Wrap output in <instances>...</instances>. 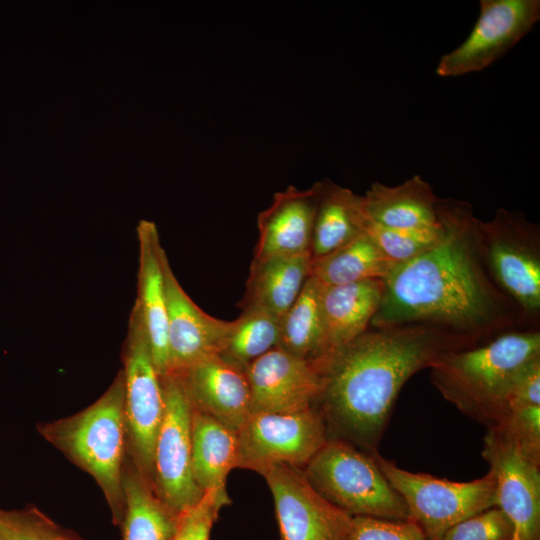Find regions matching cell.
<instances>
[{"label": "cell", "mask_w": 540, "mask_h": 540, "mask_svg": "<svg viewBox=\"0 0 540 540\" xmlns=\"http://www.w3.org/2000/svg\"><path fill=\"white\" fill-rule=\"evenodd\" d=\"M1 540V539H0Z\"/></svg>", "instance_id": "cell-35"}, {"label": "cell", "mask_w": 540, "mask_h": 540, "mask_svg": "<svg viewBox=\"0 0 540 540\" xmlns=\"http://www.w3.org/2000/svg\"><path fill=\"white\" fill-rule=\"evenodd\" d=\"M260 474L273 496L280 540H350L353 517L322 497L302 469L275 464Z\"/></svg>", "instance_id": "cell-12"}, {"label": "cell", "mask_w": 540, "mask_h": 540, "mask_svg": "<svg viewBox=\"0 0 540 540\" xmlns=\"http://www.w3.org/2000/svg\"><path fill=\"white\" fill-rule=\"evenodd\" d=\"M162 268L167 308V374L180 375L199 361L221 353L233 321L207 314L190 298L176 279L165 252Z\"/></svg>", "instance_id": "cell-14"}, {"label": "cell", "mask_w": 540, "mask_h": 540, "mask_svg": "<svg viewBox=\"0 0 540 540\" xmlns=\"http://www.w3.org/2000/svg\"><path fill=\"white\" fill-rule=\"evenodd\" d=\"M513 527L498 507H492L452 526L441 540H512Z\"/></svg>", "instance_id": "cell-31"}, {"label": "cell", "mask_w": 540, "mask_h": 540, "mask_svg": "<svg viewBox=\"0 0 540 540\" xmlns=\"http://www.w3.org/2000/svg\"><path fill=\"white\" fill-rule=\"evenodd\" d=\"M364 232L389 260L399 264L435 245L442 238L444 228L440 222L432 227L391 229L375 225L367 219Z\"/></svg>", "instance_id": "cell-28"}, {"label": "cell", "mask_w": 540, "mask_h": 540, "mask_svg": "<svg viewBox=\"0 0 540 540\" xmlns=\"http://www.w3.org/2000/svg\"><path fill=\"white\" fill-rule=\"evenodd\" d=\"M323 286L309 276L295 302L281 319L278 347L302 359L317 362L326 354L321 312Z\"/></svg>", "instance_id": "cell-26"}, {"label": "cell", "mask_w": 540, "mask_h": 540, "mask_svg": "<svg viewBox=\"0 0 540 540\" xmlns=\"http://www.w3.org/2000/svg\"><path fill=\"white\" fill-rule=\"evenodd\" d=\"M318 189L310 255L321 258L364 232L363 196L329 179L316 182Z\"/></svg>", "instance_id": "cell-23"}, {"label": "cell", "mask_w": 540, "mask_h": 540, "mask_svg": "<svg viewBox=\"0 0 540 540\" xmlns=\"http://www.w3.org/2000/svg\"><path fill=\"white\" fill-rule=\"evenodd\" d=\"M191 447L193 476L198 487L204 493L225 488L228 473L239 463L237 432L192 408Z\"/></svg>", "instance_id": "cell-24"}, {"label": "cell", "mask_w": 540, "mask_h": 540, "mask_svg": "<svg viewBox=\"0 0 540 540\" xmlns=\"http://www.w3.org/2000/svg\"><path fill=\"white\" fill-rule=\"evenodd\" d=\"M438 216L442 238L392 268L370 326L428 324L482 344L525 324L489 275L472 205L440 198Z\"/></svg>", "instance_id": "cell-1"}, {"label": "cell", "mask_w": 540, "mask_h": 540, "mask_svg": "<svg viewBox=\"0 0 540 540\" xmlns=\"http://www.w3.org/2000/svg\"><path fill=\"white\" fill-rule=\"evenodd\" d=\"M237 437L238 468L259 474L275 464L303 469L330 438L326 421L315 405L287 412L250 413Z\"/></svg>", "instance_id": "cell-9"}, {"label": "cell", "mask_w": 540, "mask_h": 540, "mask_svg": "<svg viewBox=\"0 0 540 540\" xmlns=\"http://www.w3.org/2000/svg\"><path fill=\"white\" fill-rule=\"evenodd\" d=\"M385 478L402 496L409 515L427 540H441L455 524L497 507L496 480L489 470L469 482H455L424 473H413L372 454Z\"/></svg>", "instance_id": "cell-7"}, {"label": "cell", "mask_w": 540, "mask_h": 540, "mask_svg": "<svg viewBox=\"0 0 540 540\" xmlns=\"http://www.w3.org/2000/svg\"><path fill=\"white\" fill-rule=\"evenodd\" d=\"M395 265L363 232L331 253L312 260L310 276L324 287L384 280Z\"/></svg>", "instance_id": "cell-25"}, {"label": "cell", "mask_w": 540, "mask_h": 540, "mask_svg": "<svg viewBox=\"0 0 540 540\" xmlns=\"http://www.w3.org/2000/svg\"><path fill=\"white\" fill-rule=\"evenodd\" d=\"M484 263L496 286L518 307L525 324L540 313V229L520 211L499 208L478 219Z\"/></svg>", "instance_id": "cell-6"}, {"label": "cell", "mask_w": 540, "mask_h": 540, "mask_svg": "<svg viewBox=\"0 0 540 540\" xmlns=\"http://www.w3.org/2000/svg\"><path fill=\"white\" fill-rule=\"evenodd\" d=\"M350 540H427L410 520L396 521L374 517H353Z\"/></svg>", "instance_id": "cell-33"}, {"label": "cell", "mask_w": 540, "mask_h": 540, "mask_svg": "<svg viewBox=\"0 0 540 540\" xmlns=\"http://www.w3.org/2000/svg\"><path fill=\"white\" fill-rule=\"evenodd\" d=\"M317 198L316 183L308 189L289 186L277 192L258 215L259 237L252 261L310 254Z\"/></svg>", "instance_id": "cell-16"}, {"label": "cell", "mask_w": 540, "mask_h": 540, "mask_svg": "<svg viewBox=\"0 0 540 540\" xmlns=\"http://www.w3.org/2000/svg\"><path fill=\"white\" fill-rule=\"evenodd\" d=\"M230 503L226 488L205 492L200 502L181 516L173 540H209L220 510Z\"/></svg>", "instance_id": "cell-32"}, {"label": "cell", "mask_w": 540, "mask_h": 540, "mask_svg": "<svg viewBox=\"0 0 540 540\" xmlns=\"http://www.w3.org/2000/svg\"><path fill=\"white\" fill-rule=\"evenodd\" d=\"M1 540H80L35 506L0 509Z\"/></svg>", "instance_id": "cell-29"}, {"label": "cell", "mask_w": 540, "mask_h": 540, "mask_svg": "<svg viewBox=\"0 0 540 540\" xmlns=\"http://www.w3.org/2000/svg\"><path fill=\"white\" fill-rule=\"evenodd\" d=\"M161 383L165 409L154 444L152 484L160 499L181 516L205 494L192 470V406L179 375L166 374Z\"/></svg>", "instance_id": "cell-10"}, {"label": "cell", "mask_w": 540, "mask_h": 540, "mask_svg": "<svg viewBox=\"0 0 540 540\" xmlns=\"http://www.w3.org/2000/svg\"><path fill=\"white\" fill-rule=\"evenodd\" d=\"M123 540H173L181 516L156 493L152 481L126 455L123 472Z\"/></svg>", "instance_id": "cell-22"}, {"label": "cell", "mask_w": 540, "mask_h": 540, "mask_svg": "<svg viewBox=\"0 0 540 540\" xmlns=\"http://www.w3.org/2000/svg\"><path fill=\"white\" fill-rule=\"evenodd\" d=\"M302 470L322 497L352 517L409 520L402 496L373 455L343 439L330 437Z\"/></svg>", "instance_id": "cell-5"}, {"label": "cell", "mask_w": 540, "mask_h": 540, "mask_svg": "<svg viewBox=\"0 0 540 540\" xmlns=\"http://www.w3.org/2000/svg\"><path fill=\"white\" fill-rule=\"evenodd\" d=\"M124 378L120 370L104 394L85 409L37 425L39 434L94 478L113 523L124 517L123 472L127 455Z\"/></svg>", "instance_id": "cell-4"}, {"label": "cell", "mask_w": 540, "mask_h": 540, "mask_svg": "<svg viewBox=\"0 0 540 540\" xmlns=\"http://www.w3.org/2000/svg\"><path fill=\"white\" fill-rule=\"evenodd\" d=\"M363 196L366 217L371 223L391 229L436 226L439 197L420 175L396 186L374 182Z\"/></svg>", "instance_id": "cell-19"}, {"label": "cell", "mask_w": 540, "mask_h": 540, "mask_svg": "<svg viewBox=\"0 0 540 540\" xmlns=\"http://www.w3.org/2000/svg\"><path fill=\"white\" fill-rule=\"evenodd\" d=\"M536 460H540V405L511 408L493 427Z\"/></svg>", "instance_id": "cell-30"}, {"label": "cell", "mask_w": 540, "mask_h": 540, "mask_svg": "<svg viewBox=\"0 0 540 540\" xmlns=\"http://www.w3.org/2000/svg\"><path fill=\"white\" fill-rule=\"evenodd\" d=\"M311 263L310 254L252 261L243 308H260L281 320L310 276Z\"/></svg>", "instance_id": "cell-21"}, {"label": "cell", "mask_w": 540, "mask_h": 540, "mask_svg": "<svg viewBox=\"0 0 540 540\" xmlns=\"http://www.w3.org/2000/svg\"><path fill=\"white\" fill-rule=\"evenodd\" d=\"M383 290L384 283L381 279L323 286L321 312L326 356L345 346L369 328L379 308Z\"/></svg>", "instance_id": "cell-20"}, {"label": "cell", "mask_w": 540, "mask_h": 540, "mask_svg": "<svg viewBox=\"0 0 540 540\" xmlns=\"http://www.w3.org/2000/svg\"><path fill=\"white\" fill-rule=\"evenodd\" d=\"M523 405H540V358L526 365L512 385L509 410Z\"/></svg>", "instance_id": "cell-34"}, {"label": "cell", "mask_w": 540, "mask_h": 540, "mask_svg": "<svg viewBox=\"0 0 540 540\" xmlns=\"http://www.w3.org/2000/svg\"><path fill=\"white\" fill-rule=\"evenodd\" d=\"M250 413L287 412L314 405L323 379L317 362L275 347L246 369Z\"/></svg>", "instance_id": "cell-15"}, {"label": "cell", "mask_w": 540, "mask_h": 540, "mask_svg": "<svg viewBox=\"0 0 540 540\" xmlns=\"http://www.w3.org/2000/svg\"><path fill=\"white\" fill-rule=\"evenodd\" d=\"M482 454L496 480L497 507L512 524V540H540V460L496 428H487Z\"/></svg>", "instance_id": "cell-13"}, {"label": "cell", "mask_w": 540, "mask_h": 540, "mask_svg": "<svg viewBox=\"0 0 540 540\" xmlns=\"http://www.w3.org/2000/svg\"><path fill=\"white\" fill-rule=\"evenodd\" d=\"M179 376L194 410L238 431L250 414L251 394L245 371L216 354L199 361Z\"/></svg>", "instance_id": "cell-17"}, {"label": "cell", "mask_w": 540, "mask_h": 540, "mask_svg": "<svg viewBox=\"0 0 540 540\" xmlns=\"http://www.w3.org/2000/svg\"><path fill=\"white\" fill-rule=\"evenodd\" d=\"M280 327L281 320L269 312L245 307L240 316L233 320L232 330L219 355L246 372L253 361L278 347Z\"/></svg>", "instance_id": "cell-27"}, {"label": "cell", "mask_w": 540, "mask_h": 540, "mask_svg": "<svg viewBox=\"0 0 540 540\" xmlns=\"http://www.w3.org/2000/svg\"><path fill=\"white\" fill-rule=\"evenodd\" d=\"M476 345L428 324L367 329L318 361L323 386L314 405L332 437L372 455L406 381L443 354Z\"/></svg>", "instance_id": "cell-2"}, {"label": "cell", "mask_w": 540, "mask_h": 540, "mask_svg": "<svg viewBox=\"0 0 540 540\" xmlns=\"http://www.w3.org/2000/svg\"><path fill=\"white\" fill-rule=\"evenodd\" d=\"M538 358L539 331L516 329L443 354L429 368L430 377L447 401L490 428L509 411V396L518 374Z\"/></svg>", "instance_id": "cell-3"}, {"label": "cell", "mask_w": 540, "mask_h": 540, "mask_svg": "<svg viewBox=\"0 0 540 540\" xmlns=\"http://www.w3.org/2000/svg\"><path fill=\"white\" fill-rule=\"evenodd\" d=\"M139 243L138 296L155 367L160 377L168 372L167 308L162 268L165 250L154 222L140 220L136 227Z\"/></svg>", "instance_id": "cell-18"}, {"label": "cell", "mask_w": 540, "mask_h": 540, "mask_svg": "<svg viewBox=\"0 0 540 540\" xmlns=\"http://www.w3.org/2000/svg\"><path fill=\"white\" fill-rule=\"evenodd\" d=\"M539 19V0H481L470 34L440 58L436 74L457 77L484 70L512 49Z\"/></svg>", "instance_id": "cell-11"}, {"label": "cell", "mask_w": 540, "mask_h": 540, "mask_svg": "<svg viewBox=\"0 0 540 540\" xmlns=\"http://www.w3.org/2000/svg\"><path fill=\"white\" fill-rule=\"evenodd\" d=\"M123 363L127 454L152 481L154 444L164 416L165 402L161 377L155 367L136 302L129 319Z\"/></svg>", "instance_id": "cell-8"}]
</instances>
